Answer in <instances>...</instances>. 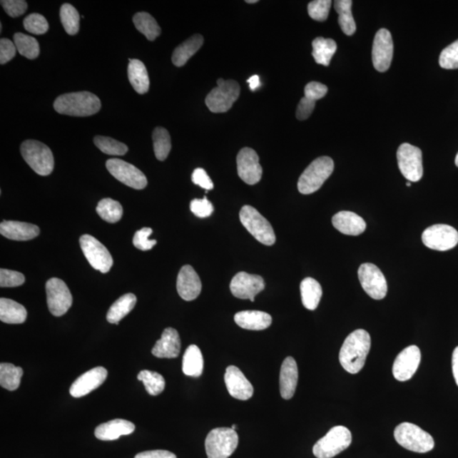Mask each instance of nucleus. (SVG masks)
<instances>
[{
	"mask_svg": "<svg viewBox=\"0 0 458 458\" xmlns=\"http://www.w3.org/2000/svg\"><path fill=\"white\" fill-rule=\"evenodd\" d=\"M371 348V337L365 330L349 335L340 352V362L345 371L356 375L365 367Z\"/></svg>",
	"mask_w": 458,
	"mask_h": 458,
	"instance_id": "f257e3e1",
	"label": "nucleus"
},
{
	"mask_svg": "<svg viewBox=\"0 0 458 458\" xmlns=\"http://www.w3.org/2000/svg\"><path fill=\"white\" fill-rule=\"evenodd\" d=\"M58 113L71 116H89L100 111L101 102L91 92H75L62 94L54 103Z\"/></svg>",
	"mask_w": 458,
	"mask_h": 458,
	"instance_id": "f03ea898",
	"label": "nucleus"
},
{
	"mask_svg": "<svg viewBox=\"0 0 458 458\" xmlns=\"http://www.w3.org/2000/svg\"><path fill=\"white\" fill-rule=\"evenodd\" d=\"M334 161L327 156L314 160L305 169L298 181V190L303 195L317 191L333 173Z\"/></svg>",
	"mask_w": 458,
	"mask_h": 458,
	"instance_id": "7ed1b4c3",
	"label": "nucleus"
},
{
	"mask_svg": "<svg viewBox=\"0 0 458 458\" xmlns=\"http://www.w3.org/2000/svg\"><path fill=\"white\" fill-rule=\"evenodd\" d=\"M21 153L26 163L40 176H48L55 167L53 153L44 143L33 141H26L21 143Z\"/></svg>",
	"mask_w": 458,
	"mask_h": 458,
	"instance_id": "20e7f679",
	"label": "nucleus"
},
{
	"mask_svg": "<svg viewBox=\"0 0 458 458\" xmlns=\"http://www.w3.org/2000/svg\"><path fill=\"white\" fill-rule=\"evenodd\" d=\"M394 437L400 446L412 452L426 453L434 447L433 437L419 426L411 423L399 424L395 429Z\"/></svg>",
	"mask_w": 458,
	"mask_h": 458,
	"instance_id": "39448f33",
	"label": "nucleus"
},
{
	"mask_svg": "<svg viewBox=\"0 0 458 458\" xmlns=\"http://www.w3.org/2000/svg\"><path fill=\"white\" fill-rule=\"evenodd\" d=\"M240 222L251 235L265 245H275V230L266 218L253 206L245 205L240 213Z\"/></svg>",
	"mask_w": 458,
	"mask_h": 458,
	"instance_id": "423d86ee",
	"label": "nucleus"
},
{
	"mask_svg": "<svg viewBox=\"0 0 458 458\" xmlns=\"http://www.w3.org/2000/svg\"><path fill=\"white\" fill-rule=\"evenodd\" d=\"M352 442L351 431L344 426H335L314 444L313 454L317 458H332L347 449Z\"/></svg>",
	"mask_w": 458,
	"mask_h": 458,
	"instance_id": "0eeeda50",
	"label": "nucleus"
},
{
	"mask_svg": "<svg viewBox=\"0 0 458 458\" xmlns=\"http://www.w3.org/2000/svg\"><path fill=\"white\" fill-rule=\"evenodd\" d=\"M239 444V437L231 428L214 429L205 439V452L208 458H228Z\"/></svg>",
	"mask_w": 458,
	"mask_h": 458,
	"instance_id": "6e6552de",
	"label": "nucleus"
},
{
	"mask_svg": "<svg viewBox=\"0 0 458 458\" xmlns=\"http://www.w3.org/2000/svg\"><path fill=\"white\" fill-rule=\"evenodd\" d=\"M240 93V84L236 81L219 78L218 87L213 88L206 96V106L213 113H224L231 109Z\"/></svg>",
	"mask_w": 458,
	"mask_h": 458,
	"instance_id": "1a4fd4ad",
	"label": "nucleus"
},
{
	"mask_svg": "<svg viewBox=\"0 0 458 458\" xmlns=\"http://www.w3.org/2000/svg\"><path fill=\"white\" fill-rule=\"evenodd\" d=\"M398 167L409 182H419L423 177V161L419 148L410 143H402L397 151Z\"/></svg>",
	"mask_w": 458,
	"mask_h": 458,
	"instance_id": "9d476101",
	"label": "nucleus"
},
{
	"mask_svg": "<svg viewBox=\"0 0 458 458\" xmlns=\"http://www.w3.org/2000/svg\"><path fill=\"white\" fill-rule=\"evenodd\" d=\"M79 242L85 258L96 270L102 273L111 270L113 266V258L104 245L89 235L81 236Z\"/></svg>",
	"mask_w": 458,
	"mask_h": 458,
	"instance_id": "9b49d317",
	"label": "nucleus"
},
{
	"mask_svg": "<svg viewBox=\"0 0 458 458\" xmlns=\"http://www.w3.org/2000/svg\"><path fill=\"white\" fill-rule=\"evenodd\" d=\"M47 304L52 315H64L73 305V295L64 281L52 278L46 283Z\"/></svg>",
	"mask_w": 458,
	"mask_h": 458,
	"instance_id": "f8f14e48",
	"label": "nucleus"
},
{
	"mask_svg": "<svg viewBox=\"0 0 458 458\" xmlns=\"http://www.w3.org/2000/svg\"><path fill=\"white\" fill-rule=\"evenodd\" d=\"M358 278L362 289L371 298L382 300L387 295V282L383 273L375 264H362L358 269Z\"/></svg>",
	"mask_w": 458,
	"mask_h": 458,
	"instance_id": "ddd939ff",
	"label": "nucleus"
},
{
	"mask_svg": "<svg viewBox=\"0 0 458 458\" xmlns=\"http://www.w3.org/2000/svg\"><path fill=\"white\" fill-rule=\"evenodd\" d=\"M422 240L431 250L446 251L458 244V232L446 224H437L425 229Z\"/></svg>",
	"mask_w": 458,
	"mask_h": 458,
	"instance_id": "4468645a",
	"label": "nucleus"
},
{
	"mask_svg": "<svg viewBox=\"0 0 458 458\" xmlns=\"http://www.w3.org/2000/svg\"><path fill=\"white\" fill-rule=\"evenodd\" d=\"M106 168L118 181L134 190H143L148 181L146 175L133 165L120 159L107 161Z\"/></svg>",
	"mask_w": 458,
	"mask_h": 458,
	"instance_id": "2eb2a0df",
	"label": "nucleus"
},
{
	"mask_svg": "<svg viewBox=\"0 0 458 458\" xmlns=\"http://www.w3.org/2000/svg\"><path fill=\"white\" fill-rule=\"evenodd\" d=\"M393 53V39L390 31L385 29L377 31L372 51L375 68L380 73L387 71L392 65Z\"/></svg>",
	"mask_w": 458,
	"mask_h": 458,
	"instance_id": "dca6fc26",
	"label": "nucleus"
},
{
	"mask_svg": "<svg viewBox=\"0 0 458 458\" xmlns=\"http://www.w3.org/2000/svg\"><path fill=\"white\" fill-rule=\"evenodd\" d=\"M237 170L245 183L254 185L259 183L263 171L257 152L248 147L243 148L237 156Z\"/></svg>",
	"mask_w": 458,
	"mask_h": 458,
	"instance_id": "f3484780",
	"label": "nucleus"
},
{
	"mask_svg": "<svg viewBox=\"0 0 458 458\" xmlns=\"http://www.w3.org/2000/svg\"><path fill=\"white\" fill-rule=\"evenodd\" d=\"M421 362L420 349L410 345L398 354L394 362L392 372L395 379L404 382L412 379Z\"/></svg>",
	"mask_w": 458,
	"mask_h": 458,
	"instance_id": "a211bd4d",
	"label": "nucleus"
},
{
	"mask_svg": "<svg viewBox=\"0 0 458 458\" xmlns=\"http://www.w3.org/2000/svg\"><path fill=\"white\" fill-rule=\"evenodd\" d=\"M265 288L264 280L259 275L240 272L233 278L230 290L235 297L255 302V295Z\"/></svg>",
	"mask_w": 458,
	"mask_h": 458,
	"instance_id": "6ab92c4d",
	"label": "nucleus"
},
{
	"mask_svg": "<svg viewBox=\"0 0 458 458\" xmlns=\"http://www.w3.org/2000/svg\"><path fill=\"white\" fill-rule=\"evenodd\" d=\"M226 387L230 396L233 398L247 401L253 396L254 389L250 382L235 366L227 367L225 375H224Z\"/></svg>",
	"mask_w": 458,
	"mask_h": 458,
	"instance_id": "aec40b11",
	"label": "nucleus"
},
{
	"mask_svg": "<svg viewBox=\"0 0 458 458\" xmlns=\"http://www.w3.org/2000/svg\"><path fill=\"white\" fill-rule=\"evenodd\" d=\"M107 370L105 367H97L84 372L76 379L70 388L71 397L80 398L100 387L107 378Z\"/></svg>",
	"mask_w": 458,
	"mask_h": 458,
	"instance_id": "412c9836",
	"label": "nucleus"
},
{
	"mask_svg": "<svg viewBox=\"0 0 458 458\" xmlns=\"http://www.w3.org/2000/svg\"><path fill=\"white\" fill-rule=\"evenodd\" d=\"M202 284L200 278L195 269L190 265H185L178 273L177 290L181 298L187 302L194 300L200 294Z\"/></svg>",
	"mask_w": 458,
	"mask_h": 458,
	"instance_id": "4be33fe9",
	"label": "nucleus"
},
{
	"mask_svg": "<svg viewBox=\"0 0 458 458\" xmlns=\"http://www.w3.org/2000/svg\"><path fill=\"white\" fill-rule=\"evenodd\" d=\"M180 350L181 340L178 332L173 327H168L153 347L152 354L158 358H176L180 354Z\"/></svg>",
	"mask_w": 458,
	"mask_h": 458,
	"instance_id": "5701e85b",
	"label": "nucleus"
},
{
	"mask_svg": "<svg viewBox=\"0 0 458 458\" xmlns=\"http://www.w3.org/2000/svg\"><path fill=\"white\" fill-rule=\"evenodd\" d=\"M0 233L9 240L26 241L35 239L40 233L39 228L28 223L3 221L0 224Z\"/></svg>",
	"mask_w": 458,
	"mask_h": 458,
	"instance_id": "b1692460",
	"label": "nucleus"
},
{
	"mask_svg": "<svg viewBox=\"0 0 458 458\" xmlns=\"http://www.w3.org/2000/svg\"><path fill=\"white\" fill-rule=\"evenodd\" d=\"M298 383V367L293 357L285 359L280 370V394L285 400L294 397L296 386Z\"/></svg>",
	"mask_w": 458,
	"mask_h": 458,
	"instance_id": "393cba45",
	"label": "nucleus"
},
{
	"mask_svg": "<svg viewBox=\"0 0 458 458\" xmlns=\"http://www.w3.org/2000/svg\"><path fill=\"white\" fill-rule=\"evenodd\" d=\"M337 230L347 235L357 236L366 230L367 224L360 215L352 212H340L332 218Z\"/></svg>",
	"mask_w": 458,
	"mask_h": 458,
	"instance_id": "a878e982",
	"label": "nucleus"
},
{
	"mask_svg": "<svg viewBox=\"0 0 458 458\" xmlns=\"http://www.w3.org/2000/svg\"><path fill=\"white\" fill-rule=\"evenodd\" d=\"M136 430V425L125 419H114L98 425L94 434L101 441H115L122 435L131 434Z\"/></svg>",
	"mask_w": 458,
	"mask_h": 458,
	"instance_id": "bb28decb",
	"label": "nucleus"
},
{
	"mask_svg": "<svg viewBox=\"0 0 458 458\" xmlns=\"http://www.w3.org/2000/svg\"><path fill=\"white\" fill-rule=\"evenodd\" d=\"M235 321L242 329L264 330L272 325V317L260 311H243L235 314Z\"/></svg>",
	"mask_w": 458,
	"mask_h": 458,
	"instance_id": "cd10ccee",
	"label": "nucleus"
},
{
	"mask_svg": "<svg viewBox=\"0 0 458 458\" xmlns=\"http://www.w3.org/2000/svg\"><path fill=\"white\" fill-rule=\"evenodd\" d=\"M204 39L200 34L192 36L180 46L175 49L172 56L173 64L178 67L183 66L188 60L203 46Z\"/></svg>",
	"mask_w": 458,
	"mask_h": 458,
	"instance_id": "c85d7f7f",
	"label": "nucleus"
},
{
	"mask_svg": "<svg viewBox=\"0 0 458 458\" xmlns=\"http://www.w3.org/2000/svg\"><path fill=\"white\" fill-rule=\"evenodd\" d=\"M28 312L24 305L15 300L6 298L0 299V320L9 325L24 323Z\"/></svg>",
	"mask_w": 458,
	"mask_h": 458,
	"instance_id": "c756f323",
	"label": "nucleus"
},
{
	"mask_svg": "<svg viewBox=\"0 0 458 458\" xmlns=\"http://www.w3.org/2000/svg\"><path fill=\"white\" fill-rule=\"evenodd\" d=\"M128 75L130 83L139 94L146 93L150 88V78L141 61L129 59Z\"/></svg>",
	"mask_w": 458,
	"mask_h": 458,
	"instance_id": "7c9ffc66",
	"label": "nucleus"
},
{
	"mask_svg": "<svg viewBox=\"0 0 458 458\" xmlns=\"http://www.w3.org/2000/svg\"><path fill=\"white\" fill-rule=\"evenodd\" d=\"M137 297L132 293L126 294L116 300L112 304L107 312L106 320L110 323L118 325V322L123 320L132 310L136 307Z\"/></svg>",
	"mask_w": 458,
	"mask_h": 458,
	"instance_id": "2f4dec72",
	"label": "nucleus"
},
{
	"mask_svg": "<svg viewBox=\"0 0 458 458\" xmlns=\"http://www.w3.org/2000/svg\"><path fill=\"white\" fill-rule=\"evenodd\" d=\"M204 367L203 356L197 345L188 347L183 357V372L187 376L198 378L202 375Z\"/></svg>",
	"mask_w": 458,
	"mask_h": 458,
	"instance_id": "473e14b6",
	"label": "nucleus"
},
{
	"mask_svg": "<svg viewBox=\"0 0 458 458\" xmlns=\"http://www.w3.org/2000/svg\"><path fill=\"white\" fill-rule=\"evenodd\" d=\"M300 295L304 307L314 311L320 305L322 298V287L314 278H305L300 284Z\"/></svg>",
	"mask_w": 458,
	"mask_h": 458,
	"instance_id": "72a5a7b5",
	"label": "nucleus"
},
{
	"mask_svg": "<svg viewBox=\"0 0 458 458\" xmlns=\"http://www.w3.org/2000/svg\"><path fill=\"white\" fill-rule=\"evenodd\" d=\"M312 56L317 64L327 66L337 51L333 39L318 37L312 42Z\"/></svg>",
	"mask_w": 458,
	"mask_h": 458,
	"instance_id": "f704fd0d",
	"label": "nucleus"
},
{
	"mask_svg": "<svg viewBox=\"0 0 458 458\" xmlns=\"http://www.w3.org/2000/svg\"><path fill=\"white\" fill-rule=\"evenodd\" d=\"M352 1L351 0H337L335 9L338 13V21L341 30L345 34L352 36L356 31L357 26L352 13Z\"/></svg>",
	"mask_w": 458,
	"mask_h": 458,
	"instance_id": "c9c22d12",
	"label": "nucleus"
},
{
	"mask_svg": "<svg viewBox=\"0 0 458 458\" xmlns=\"http://www.w3.org/2000/svg\"><path fill=\"white\" fill-rule=\"evenodd\" d=\"M133 21L138 31L145 35L150 41H154L161 33L158 24L149 13L138 12L134 15Z\"/></svg>",
	"mask_w": 458,
	"mask_h": 458,
	"instance_id": "e433bc0d",
	"label": "nucleus"
},
{
	"mask_svg": "<svg viewBox=\"0 0 458 458\" xmlns=\"http://www.w3.org/2000/svg\"><path fill=\"white\" fill-rule=\"evenodd\" d=\"M22 375H24V370L20 367L11 363L0 365V385L4 389L14 392L19 388Z\"/></svg>",
	"mask_w": 458,
	"mask_h": 458,
	"instance_id": "4c0bfd02",
	"label": "nucleus"
},
{
	"mask_svg": "<svg viewBox=\"0 0 458 458\" xmlns=\"http://www.w3.org/2000/svg\"><path fill=\"white\" fill-rule=\"evenodd\" d=\"M97 213L100 217L110 223H116L122 219L123 209L118 201L106 198L103 199L97 205Z\"/></svg>",
	"mask_w": 458,
	"mask_h": 458,
	"instance_id": "58836bf2",
	"label": "nucleus"
},
{
	"mask_svg": "<svg viewBox=\"0 0 458 458\" xmlns=\"http://www.w3.org/2000/svg\"><path fill=\"white\" fill-rule=\"evenodd\" d=\"M152 138L157 160L165 161L168 158L171 149H172V143H171V137L168 130L161 127L156 128L153 132Z\"/></svg>",
	"mask_w": 458,
	"mask_h": 458,
	"instance_id": "ea45409f",
	"label": "nucleus"
},
{
	"mask_svg": "<svg viewBox=\"0 0 458 458\" xmlns=\"http://www.w3.org/2000/svg\"><path fill=\"white\" fill-rule=\"evenodd\" d=\"M14 43L17 51L28 59L34 60L39 56V44L35 38L24 34L17 33L14 35Z\"/></svg>",
	"mask_w": 458,
	"mask_h": 458,
	"instance_id": "a19ab883",
	"label": "nucleus"
},
{
	"mask_svg": "<svg viewBox=\"0 0 458 458\" xmlns=\"http://www.w3.org/2000/svg\"><path fill=\"white\" fill-rule=\"evenodd\" d=\"M138 380L143 382L147 392L151 396H158L165 389L166 381L163 376L158 372L143 370L139 372Z\"/></svg>",
	"mask_w": 458,
	"mask_h": 458,
	"instance_id": "79ce46f5",
	"label": "nucleus"
},
{
	"mask_svg": "<svg viewBox=\"0 0 458 458\" xmlns=\"http://www.w3.org/2000/svg\"><path fill=\"white\" fill-rule=\"evenodd\" d=\"M63 28L69 35H75L79 31L80 16L76 8L70 4H64L60 11Z\"/></svg>",
	"mask_w": 458,
	"mask_h": 458,
	"instance_id": "37998d69",
	"label": "nucleus"
},
{
	"mask_svg": "<svg viewBox=\"0 0 458 458\" xmlns=\"http://www.w3.org/2000/svg\"><path fill=\"white\" fill-rule=\"evenodd\" d=\"M93 143L98 150L106 155L124 156L128 151V148L125 143L110 137L96 136L93 138Z\"/></svg>",
	"mask_w": 458,
	"mask_h": 458,
	"instance_id": "c03bdc74",
	"label": "nucleus"
},
{
	"mask_svg": "<svg viewBox=\"0 0 458 458\" xmlns=\"http://www.w3.org/2000/svg\"><path fill=\"white\" fill-rule=\"evenodd\" d=\"M24 26L26 31L35 35L46 34L49 30L46 18L38 13H33L26 16L24 21Z\"/></svg>",
	"mask_w": 458,
	"mask_h": 458,
	"instance_id": "a18cd8bd",
	"label": "nucleus"
},
{
	"mask_svg": "<svg viewBox=\"0 0 458 458\" xmlns=\"http://www.w3.org/2000/svg\"><path fill=\"white\" fill-rule=\"evenodd\" d=\"M332 2L330 0H315L308 4V14L312 19L325 21L329 16Z\"/></svg>",
	"mask_w": 458,
	"mask_h": 458,
	"instance_id": "49530a36",
	"label": "nucleus"
},
{
	"mask_svg": "<svg viewBox=\"0 0 458 458\" xmlns=\"http://www.w3.org/2000/svg\"><path fill=\"white\" fill-rule=\"evenodd\" d=\"M439 63L444 69L458 68V40L443 49L439 56Z\"/></svg>",
	"mask_w": 458,
	"mask_h": 458,
	"instance_id": "de8ad7c7",
	"label": "nucleus"
},
{
	"mask_svg": "<svg viewBox=\"0 0 458 458\" xmlns=\"http://www.w3.org/2000/svg\"><path fill=\"white\" fill-rule=\"evenodd\" d=\"M25 283V276L22 273L16 271L7 270L2 268L0 270V286L2 288L7 287H17L24 285Z\"/></svg>",
	"mask_w": 458,
	"mask_h": 458,
	"instance_id": "09e8293b",
	"label": "nucleus"
},
{
	"mask_svg": "<svg viewBox=\"0 0 458 458\" xmlns=\"http://www.w3.org/2000/svg\"><path fill=\"white\" fill-rule=\"evenodd\" d=\"M153 230L151 228H143L136 233L134 235L133 243L137 249L141 250H150L154 247L157 241L149 240L150 235Z\"/></svg>",
	"mask_w": 458,
	"mask_h": 458,
	"instance_id": "8fccbe9b",
	"label": "nucleus"
},
{
	"mask_svg": "<svg viewBox=\"0 0 458 458\" xmlns=\"http://www.w3.org/2000/svg\"><path fill=\"white\" fill-rule=\"evenodd\" d=\"M190 210L196 217L205 218L210 217L214 212L213 205L204 197L203 199H195L191 201Z\"/></svg>",
	"mask_w": 458,
	"mask_h": 458,
	"instance_id": "3c124183",
	"label": "nucleus"
},
{
	"mask_svg": "<svg viewBox=\"0 0 458 458\" xmlns=\"http://www.w3.org/2000/svg\"><path fill=\"white\" fill-rule=\"evenodd\" d=\"M1 6L7 14L11 17L24 15L28 9V3L24 0H2Z\"/></svg>",
	"mask_w": 458,
	"mask_h": 458,
	"instance_id": "603ef678",
	"label": "nucleus"
},
{
	"mask_svg": "<svg viewBox=\"0 0 458 458\" xmlns=\"http://www.w3.org/2000/svg\"><path fill=\"white\" fill-rule=\"evenodd\" d=\"M327 93V88L326 85L317 82H311L305 87L304 97L316 102L325 97Z\"/></svg>",
	"mask_w": 458,
	"mask_h": 458,
	"instance_id": "864d4df0",
	"label": "nucleus"
},
{
	"mask_svg": "<svg viewBox=\"0 0 458 458\" xmlns=\"http://www.w3.org/2000/svg\"><path fill=\"white\" fill-rule=\"evenodd\" d=\"M15 43L10 39H1L0 40V64L4 65L15 57L16 53Z\"/></svg>",
	"mask_w": 458,
	"mask_h": 458,
	"instance_id": "5fc2aeb1",
	"label": "nucleus"
},
{
	"mask_svg": "<svg viewBox=\"0 0 458 458\" xmlns=\"http://www.w3.org/2000/svg\"><path fill=\"white\" fill-rule=\"evenodd\" d=\"M192 181L196 185L205 188L206 191L212 190L214 188V184L212 179L206 173L203 168H196L192 174Z\"/></svg>",
	"mask_w": 458,
	"mask_h": 458,
	"instance_id": "6e6d98bb",
	"label": "nucleus"
},
{
	"mask_svg": "<svg viewBox=\"0 0 458 458\" xmlns=\"http://www.w3.org/2000/svg\"><path fill=\"white\" fill-rule=\"evenodd\" d=\"M316 102L303 97L300 100L297 110H296V118L300 121L307 120L312 115Z\"/></svg>",
	"mask_w": 458,
	"mask_h": 458,
	"instance_id": "4d7b16f0",
	"label": "nucleus"
},
{
	"mask_svg": "<svg viewBox=\"0 0 458 458\" xmlns=\"http://www.w3.org/2000/svg\"><path fill=\"white\" fill-rule=\"evenodd\" d=\"M134 458H177V457L168 451L154 450L138 453Z\"/></svg>",
	"mask_w": 458,
	"mask_h": 458,
	"instance_id": "13d9d810",
	"label": "nucleus"
},
{
	"mask_svg": "<svg viewBox=\"0 0 458 458\" xmlns=\"http://www.w3.org/2000/svg\"><path fill=\"white\" fill-rule=\"evenodd\" d=\"M452 372L458 386V347L455 348L452 353Z\"/></svg>",
	"mask_w": 458,
	"mask_h": 458,
	"instance_id": "bf43d9fd",
	"label": "nucleus"
},
{
	"mask_svg": "<svg viewBox=\"0 0 458 458\" xmlns=\"http://www.w3.org/2000/svg\"><path fill=\"white\" fill-rule=\"evenodd\" d=\"M247 83H249L251 91H257L260 86V78L258 75L251 76V78L247 80Z\"/></svg>",
	"mask_w": 458,
	"mask_h": 458,
	"instance_id": "052dcab7",
	"label": "nucleus"
},
{
	"mask_svg": "<svg viewBox=\"0 0 458 458\" xmlns=\"http://www.w3.org/2000/svg\"><path fill=\"white\" fill-rule=\"evenodd\" d=\"M258 2V0H247L246 1V3H248V4H255Z\"/></svg>",
	"mask_w": 458,
	"mask_h": 458,
	"instance_id": "680f3d73",
	"label": "nucleus"
},
{
	"mask_svg": "<svg viewBox=\"0 0 458 458\" xmlns=\"http://www.w3.org/2000/svg\"><path fill=\"white\" fill-rule=\"evenodd\" d=\"M455 164H456L457 167L458 168V153H457V155L456 156Z\"/></svg>",
	"mask_w": 458,
	"mask_h": 458,
	"instance_id": "e2e57ef3",
	"label": "nucleus"
},
{
	"mask_svg": "<svg viewBox=\"0 0 458 458\" xmlns=\"http://www.w3.org/2000/svg\"><path fill=\"white\" fill-rule=\"evenodd\" d=\"M231 429H233V430H235V431H236V429H237V425L233 424V425L232 426Z\"/></svg>",
	"mask_w": 458,
	"mask_h": 458,
	"instance_id": "0e129e2a",
	"label": "nucleus"
},
{
	"mask_svg": "<svg viewBox=\"0 0 458 458\" xmlns=\"http://www.w3.org/2000/svg\"><path fill=\"white\" fill-rule=\"evenodd\" d=\"M407 186L410 187L411 186V182L408 181L407 183Z\"/></svg>",
	"mask_w": 458,
	"mask_h": 458,
	"instance_id": "69168bd1",
	"label": "nucleus"
}]
</instances>
